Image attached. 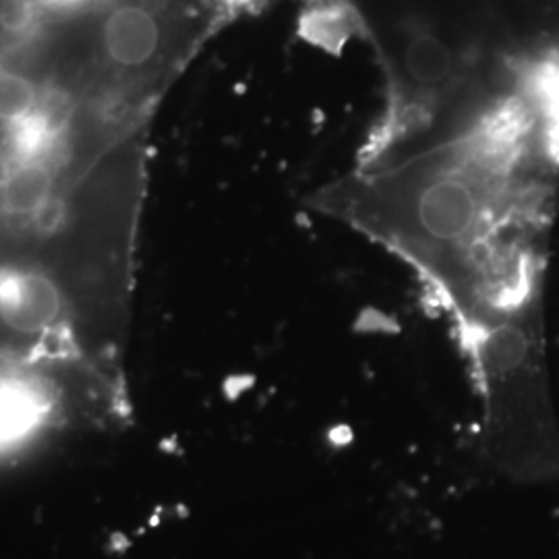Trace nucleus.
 <instances>
[{"label": "nucleus", "instance_id": "1", "mask_svg": "<svg viewBox=\"0 0 559 559\" xmlns=\"http://www.w3.org/2000/svg\"><path fill=\"white\" fill-rule=\"evenodd\" d=\"M528 117L512 98L402 158L357 166L307 205L411 265L448 307L466 350L537 334L524 240Z\"/></svg>", "mask_w": 559, "mask_h": 559}, {"label": "nucleus", "instance_id": "2", "mask_svg": "<svg viewBox=\"0 0 559 559\" xmlns=\"http://www.w3.org/2000/svg\"><path fill=\"white\" fill-rule=\"evenodd\" d=\"M179 32L168 13L143 0L120 2L102 25V50L124 71L162 69Z\"/></svg>", "mask_w": 559, "mask_h": 559}, {"label": "nucleus", "instance_id": "3", "mask_svg": "<svg viewBox=\"0 0 559 559\" xmlns=\"http://www.w3.org/2000/svg\"><path fill=\"white\" fill-rule=\"evenodd\" d=\"M297 34L300 40L330 57H340L357 38L376 44L369 23L350 0H305L297 20Z\"/></svg>", "mask_w": 559, "mask_h": 559}, {"label": "nucleus", "instance_id": "4", "mask_svg": "<svg viewBox=\"0 0 559 559\" xmlns=\"http://www.w3.org/2000/svg\"><path fill=\"white\" fill-rule=\"evenodd\" d=\"M40 108L36 83L20 71H0V124L11 127L34 117Z\"/></svg>", "mask_w": 559, "mask_h": 559}, {"label": "nucleus", "instance_id": "5", "mask_svg": "<svg viewBox=\"0 0 559 559\" xmlns=\"http://www.w3.org/2000/svg\"><path fill=\"white\" fill-rule=\"evenodd\" d=\"M57 2H64V0H57Z\"/></svg>", "mask_w": 559, "mask_h": 559}]
</instances>
